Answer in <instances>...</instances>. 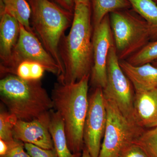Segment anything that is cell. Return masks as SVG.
<instances>
[{
    "label": "cell",
    "mask_w": 157,
    "mask_h": 157,
    "mask_svg": "<svg viewBox=\"0 0 157 157\" xmlns=\"http://www.w3.org/2000/svg\"><path fill=\"white\" fill-rule=\"evenodd\" d=\"M92 23L90 6L75 4L70 32L62 37L59 50L64 72L60 83H74L90 75L93 65Z\"/></svg>",
    "instance_id": "1"
},
{
    "label": "cell",
    "mask_w": 157,
    "mask_h": 157,
    "mask_svg": "<svg viewBox=\"0 0 157 157\" xmlns=\"http://www.w3.org/2000/svg\"><path fill=\"white\" fill-rule=\"evenodd\" d=\"M90 76L74 83L55 84L51 98L53 108L64 124L68 147L73 153L82 152L83 128L88 108Z\"/></svg>",
    "instance_id": "2"
},
{
    "label": "cell",
    "mask_w": 157,
    "mask_h": 157,
    "mask_svg": "<svg viewBox=\"0 0 157 157\" xmlns=\"http://www.w3.org/2000/svg\"><path fill=\"white\" fill-rule=\"evenodd\" d=\"M0 96L8 111L17 120L30 121L48 113L53 104L40 80H26L14 75L0 81Z\"/></svg>",
    "instance_id": "3"
},
{
    "label": "cell",
    "mask_w": 157,
    "mask_h": 157,
    "mask_svg": "<svg viewBox=\"0 0 157 157\" xmlns=\"http://www.w3.org/2000/svg\"><path fill=\"white\" fill-rule=\"evenodd\" d=\"M31 10V26L44 48L60 69L63 66L59 53L62 37L73 22V13L63 9L50 0H26Z\"/></svg>",
    "instance_id": "4"
},
{
    "label": "cell",
    "mask_w": 157,
    "mask_h": 157,
    "mask_svg": "<svg viewBox=\"0 0 157 157\" xmlns=\"http://www.w3.org/2000/svg\"><path fill=\"white\" fill-rule=\"evenodd\" d=\"M109 17L120 61L126 60L150 42L148 26L140 15L117 11L110 13Z\"/></svg>",
    "instance_id": "5"
},
{
    "label": "cell",
    "mask_w": 157,
    "mask_h": 157,
    "mask_svg": "<svg viewBox=\"0 0 157 157\" xmlns=\"http://www.w3.org/2000/svg\"><path fill=\"white\" fill-rule=\"evenodd\" d=\"M105 101L107 122L98 157H119L144 129L126 117L113 101L105 98Z\"/></svg>",
    "instance_id": "6"
},
{
    "label": "cell",
    "mask_w": 157,
    "mask_h": 157,
    "mask_svg": "<svg viewBox=\"0 0 157 157\" xmlns=\"http://www.w3.org/2000/svg\"><path fill=\"white\" fill-rule=\"evenodd\" d=\"M19 25V37L11 57L6 63L0 65L1 77L15 75L17 67L24 61L38 63L45 71L58 77L60 76L61 72L57 63L47 52L36 35L29 32L21 24Z\"/></svg>",
    "instance_id": "7"
},
{
    "label": "cell",
    "mask_w": 157,
    "mask_h": 157,
    "mask_svg": "<svg viewBox=\"0 0 157 157\" xmlns=\"http://www.w3.org/2000/svg\"><path fill=\"white\" fill-rule=\"evenodd\" d=\"M119 61L114 44L108 54L107 83L103 89V94L104 98L113 101L126 117L135 122L133 105L135 90L121 68Z\"/></svg>",
    "instance_id": "8"
},
{
    "label": "cell",
    "mask_w": 157,
    "mask_h": 157,
    "mask_svg": "<svg viewBox=\"0 0 157 157\" xmlns=\"http://www.w3.org/2000/svg\"><path fill=\"white\" fill-rule=\"evenodd\" d=\"M107 122L105 98L101 88H95L89 97L83 128L84 146L92 157H98Z\"/></svg>",
    "instance_id": "9"
},
{
    "label": "cell",
    "mask_w": 157,
    "mask_h": 157,
    "mask_svg": "<svg viewBox=\"0 0 157 157\" xmlns=\"http://www.w3.org/2000/svg\"><path fill=\"white\" fill-rule=\"evenodd\" d=\"M93 65L90 81L93 87L104 89L107 83V63L109 49L114 44L109 14L93 28Z\"/></svg>",
    "instance_id": "10"
},
{
    "label": "cell",
    "mask_w": 157,
    "mask_h": 157,
    "mask_svg": "<svg viewBox=\"0 0 157 157\" xmlns=\"http://www.w3.org/2000/svg\"><path fill=\"white\" fill-rule=\"evenodd\" d=\"M50 111L42 117L30 121L17 120L13 129L14 139L45 149L54 148L48 128Z\"/></svg>",
    "instance_id": "11"
},
{
    "label": "cell",
    "mask_w": 157,
    "mask_h": 157,
    "mask_svg": "<svg viewBox=\"0 0 157 157\" xmlns=\"http://www.w3.org/2000/svg\"><path fill=\"white\" fill-rule=\"evenodd\" d=\"M133 116L135 122L144 129L157 127V87L135 92Z\"/></svg>",
    "instance_id": "12"
},
{
    "label": "cell",
    "mask_w": 157,
    "mask_h": 157,
    "mask_svg": "<svg viewBox=\"0 0 157 157\" xmlns=\"http://www.w3.org/2000/svg\"><path fill=\"white\" fill-rule=\"evenodd\" d=\"M0 6V58L3 65L9 60L17 43L20 25L18 21Z\"/></svg>",
    "instance_id": "13"
},
{
    "label": "cell",
    "mask_w": 157,
    "mask_h": 157,
    "mask_svg": "<svg viewBox=\"0 0 157 157\" xmlns=\"http://www.w3.org/2000/svg\"><path fill=\"white\" fill-rule=\"evenodd\" d=\"M120 65L135 90L145 91L157 87V67L151 63L134 66L126 60H120Z\"/></svg>",
    "instance_id": "14"
},
{
    "label": "cell",
    "mask_w": 157,
    "mask_h": 157,
    "mask_svg": "<svg viewBox=\"0 0 157 157\" xmlns=\"http://www.w3.org/2000/svg\"><path fill=\"white\" fill-rule=\"evenodd\" d=\"M48 128L58 157H81L82 153H73L68 147L63 120L58 113L50 111Z\"/></svg>",
    "instance_id": "15"
},
{
    "label": "cell",
    "mask_w": 157,
    "mask_h": 157,
    "mask_svg": "<svg viewBox=\"0 0 157 157\" xmlns=\"http://www.w3.org/2000/svg\"><path fill=\"white\" fill-rule=\"evenodd\" d=\"M134 10L147 23L151 41L157 40V5L153 0H128Z\"/></svg>",
    "instance_id": "16"
},
{
    "label": "cell",
    "mask_w": 157,
    "mask_h": 157,
    "mask_svg": "<svg viewBox=\"0 0 157 157\" xmlns=\"http://www.w3.org/2000/svg\"><path fill=\"white\" fill-rule=\"evenodd\" d=\"M93 28L98 26L107 14L131 6L128 0H92Z\"/></svg>",
    "instance_id": "17"
},
{
    "label": "cell",
    "mask_w": 157,
    "mask_h": 157,
    "mask_svg": "<svg viewBox=\"0 0 157 157\" xmlns=\"http://www.w3.org/2000/svg\"><path fill=\"white\" fill-rule=\"evenodd\" d=\"M0 5L7 12L15 17L28 31L34 34L30 24V7L26 0H0Z\"/></svg>",
    "instance_id": "18"
},
{
    "label": "cell",
    "mask_w": 157,
    "mask_h": 157,
    "mask_svg": "<svg viewBox=\"0 0 157 157\" xmlns=\"http://www.w3.org/2000/svg\"><path fill=\"white\" fill-rule=\"evenodd\" d=\"M157 59V40L150 41L126 60L134 66L151 63Z\"/></svg>",
    "instance_id": "19"
},
{
    "label": "cell",
    "mask_w": 157,
    "mask_h": 157,
    "mask_svg": "<svg viewBox=\"0 0 157 157\" xmlns=\"http://www.w3.org/2000/svg\"><path fill=\"white\" fill-rule=\"evenodd\" d=\"M148 157H157V127L144 129L135 140Z\"/></svg>",
    "instance_id": "20"
},
{
    "label": "cell",
    "mask_w": 157,
    "mask_h": 157,
    "mask_svg": "<svg viewBox=\"0 0 157 157\" xmlns=\"http://www.w3.org/2000/svg\"><path fill=\"white\" fill-rule=\"evenodd\" d=\"M45 71L44 67L38 63L24 61L17 67L15 75L26 80H41Z\"/></svg>",
    "instance_id": "21"
},
{
    "label": "cell",
    "mask_w": 157,
    "mask_h": 157,
    "mask_svg": "<svg viewBox=\"0 0 157 157\" xmlns=\"http://www.w3.org/2000/svg\"><path fill=\"white\" fill-rule=\"evenodd\" d=\"M17 121L16 117L9 111H1L0 113V139L8 143L15 140L13 136V129Z\"/></svg>",
    "instance_id": "22"
},
{
    "label": "cell",
    "mask_w": 157,
    "mask_h": 157,
    "mask_svg": "<svg viewBox=\"0 0 157 157\" xmlns=\"http://www.w3.org/2000/svg\"><path fill=\"white\" fill-rule=\"evenodd\" d=\"M24 147L31 157H58L55 148L45 149L29 143H24Z\"/></svg>",
    "instance_id": "23"
},
{
    "label": "cell",
    "mask_w": 157,
    "mask_h": 157,
    "mask_svg": "<svg viewBox=\"0 0 157 157\" xmlns=\"http://www.w3.org/2000/svg\"><path fill=\"white\" fill-rule=\"evenodd\" d=\"M9 149L6 154L0 157H31L27 152L24 150V143L15 140L8 143Z\"/></svg>",
    "instance_id": "24"
},
{
    "label": "cell",
    "mask_w": 157,
    "mask_h": 157,
    "mask_svg": "<svg viewBox=\"0 0 157 157\" xmlns=\"http://www.w3.org/2000/svg\"><path fill=\"white\" fill-rule=\"evenodd\" d=\"M119 157H148L140 146L134 142L126 147Z\"/></svg>",
    "instance_id": "25"
},
{
    "label": "cell",
    "mask_w": 157,
    "mask_h": 157,
    "mask_svg": "<svg viewBox=\"0 0 157 157\" xmlns=\"http://www.w3.org/2000/svg\"><path fill=\"white\" fill-rule=\"evenodd\" d=\"M63 9L74 13L75 3L74 0H50Z\"/></svg>",
    "instance_id": "26"
},
{
    "label": "cell",
    "mask_w": 157,
    "mask_h": 157,
    "mask_svg": "<svg viewBox=\"0 0 157 157\" xmlns=\"http://www.w3.org/2000/svg\"><path fill=\"white\" fill-rule=\"evenodd\" d=\"M9 149L8 143L6 141L0 139V156L6 154Z\"/></svg>",
    "instance_id": "27"
},
{
    "label": "cell",
    "mask_w": 157,
    "mask_h": 157,
    "mask_svg": "<svg viewBox=\"0 0 157 157\" xmlns=\"http://www.w3.org/2000/svg\"><path fill=\"white\" fill-rule=\"evenodd\" d=\"M81 157H92L90 155L89 152L88 150L84 146V148L82 150V152Z\"/></svg>",
    "instance_id": "28"
},
{
    "label": "cell",
    "mask_w": 157,
    "mask_h": 157,
    "mask_svg": "<svg viewBox=\"0 0 157 157\" xmlns=\"http://www.w3.org/2000/svg\"><path fill=\"white\" fill-rule=\"evenodd\" d=\"M74 3L75 4H85L87 6H90V0H74Z\"/></svg>",
    "instance_id": "29"
},
{
    "label": "cell",
    "mask_w": 157,
    "mask_h": 157,
    "mask_svg": "<svg viewBox=\"0 0 157 157\" xmlns=\"http://www.w3.org/2000/svg\"><path fill=\"white\" fill-rule=\"evenodd\" d=\"M151 63L154 66L157 67V59H156L153 62H152Z\"/></svg>",
    "instance_id": "30"
},
{
    "label": "cell",
    "mask_w": 157,
    "mask_h": 157,
    "mask_svg": "<svg viewBox=\"0 0 157 157\" xmlns=\"http://www.w3.org/2000/svg\"><path fill=\"white\" fill-rule=\"evenodd\" d=\"M155 2L156 4L157 5V0H153Z\"/></svg>",
    "instance_id": "31"
}]
</instances>
